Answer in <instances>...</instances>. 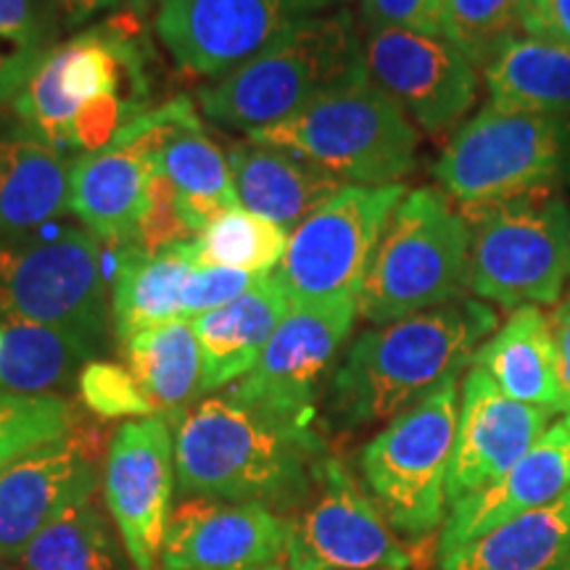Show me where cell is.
<instances>
[{
	"mask_svg": "<svg viewBox=\"0 0 570 570\" xmlns=\"http://www.w3.org/2000/svg\"><path fill=\"white\" fill-rule=\"evenodd\" d=\"M75 428L77 415L67 399L0 391V470L32 449L69 436Z\"/></svg>",
	"mask_w": 570,
	"mask_h": 570,
	"instance_id": "obj_36",
	"label": "cell"
},
{
	"mask_svg": "<svg viewBox=\"0 0 570 570\" xmlns=\"http://www.w3.org/2000/svg\"><path fill=\"white\" fill-rule=\"evenodd\" d=\"M227 161L240 206L288 233L344 188V183L304 156L265 142L235 146Z\"/></svg>",
	"mask_w": 570,
	"mask_h": 570,
	"instance_id": "obj_23",
	"label": "cell"
},
{
	"mask_svg": "<svg viewBox=\"0 0 570 570\" xmlns=\"http://www.w3.org/2000/svg\"><path fill=\"white\" fill-rule=\"evenodd\" d=\"M460 420L458 377H449L402 415L389 420L360 452L370 497L404 539H425L446 523L449 468Z\"/></svg>",
	"mask_w": 570,
	"mask_h": 570,
	"instance_id": "obj_9",
	"label": "cell"
},
{
	"mask_svg": "<svg viewBox=\"0 0 570 570\" xmlns=\"http://www.w3.org/2000/svg\"><path fill=\"white\" fill-rule=\"evenodd\" d=\"M127 370L164 420H173L204 394L202 346L190 320L142 331L125 344Z\"/></svg>",
	"mask_w": 570,
	"mask_h": 570,
	"instance_id": "obj_31",
	"label": "cell"
},
{
	"mask_svg": "<svg viewBox=\"0 0 570 570\" xmlns=\"http://www.w3.org/2000/svg\"><path fill=\"white\" fill-rule=\"evenodd\" d=\"M365 30H412L441 35V0H362L360 3Z\"/></svg>",
	"mask_w": 570,
	"mask_h": 570,
	"instance_id": "obj_39",
	"label": "cell"
},
{
	"mask_svg": "<svg viewBox=\"0 0 570 570\" xmlns=\"http://www.w3.org/2000/svg\"><path fill=\"white\" fill-rule=\"evenodd\" d=\"M265 275L244 273V269H227V267H209L198 265L190 275L188 285L183 294V320H196L206 312L219 309V306L233 304L254 288Z\"/></svg>",
	"mask_w": 570,
	"mask_h": 570,
	"instance_id": "obj_38",
	"label": "cell"
},
{
	"mask_svg": "<svg viewBox=\"0 0 570 570\" xmlns=\"http://www.w3.org/2000/svg\"><path fill=\"white\" fill-rule=\"evenodd\" d=\"M96 352L80 338L48 325L0 320V391L56 396L80 381Z\"/></svg>",
	"mask_w": 570,
	"mask_h": 570,
	"instance_id": "obj_30",
	"label": "cell"
},
{
	"mask_svg": "<svg viewBox=\"0 0 570 570\" xmlns=\"http://www.w3.org/2000/svg\"><path fill=\"white\" fill-rule=\"evenodd\" d=\"M529 0H441V38L475 69H487L499 51L525 35Z\"/></svg>",
	"mask_w": 570,
	"mask_h": 570,
	"instance_id": "obj_35",
	"label": "cell"
},
{
	"mask_svg": "<svg viewBox=\"0 0 570 570\" xmlns=\"http://www.w3.org/2000/svg\"><path fill=\"white\" fill-rule=\"evenodd\" d=\"M360 315L356 302L296 306L269 338L259 362L227 394L291 423L315 428L317 391Z\"/></svg>",
	"mask_w": 570,
	"mask_h": 570,
	"instance_id": "obj_16",
	"label": "cell"
},
{
	"mask_svg": "<svg viewBox=\"0 0 570 570\" xmlns=\"http://www.w3.org/2000/svg\"><path fill=\"white\" fill-rule=\"evenodd\" d=\"M104 252L85 227L0 238V320L48 325L101 352L109 331Z\"/></svg>",
	"mask_w": 570,
	"mask_h": 570,
	"instance_id": "obj_8",
	"label": "cell"
},
{
	"mask_svg": "<svg viewBox=\"0 0 570 570\" xmlns=\"http://www.w3.org/2000/svg\"><path fill=\"white\" fill-rule=\"evenodd\" d=\"M80 396L85 407L96 412L98 417H151L156 415V407L140 383L135 381L130 370L114 365V362L92 360L82 367L80 381Z\"/></svg>",
	"mask_w": 570,
	"mask_h": 570,
	"instance_id": "obj_37",
	"label": "cell"
},
{
	"mask_svg": "<svg viewBox=\"0 0 570 570\" xmlns=\"http://www.w3.org/2000/svg\"><path fill=\"white\" fill-rule=\"evenodd\" d=\"M570 491V425L547 428L544 436L497 483L449 508L439 537V560L525 512L558 502Z\"/></svg>",
	"mask_w": 570,
	"mask_h": 570,
	"instance_id": "obj_21",
	"label": "cell"
},
{
	"mask_svg": "<svg viewBox=\"0 0 570 570\" xmlns=\"http://www.w3.org/2000/svg\"><path fill=\"white\" fill-rule=\"evenodd\" d=\"M262 570H283L281 566H273V568H262Z\"/></svg>",
	"mask_w": 570,
	"mask_h": 570,
	"instance_id": "obj_45",
	"label": "cell"
},
{
	"mask_svg": "<svg viewBox=\"0 0 570 570\" xmlns=\"http://www.w3.org/2000/svg\"><path fill=\"white\" fill-rule=\"evenodd\" d=\"M473 367L483 370L515 402L562 415L552 320L539 306L512 312L473 354Z\"/></svg>",
	"mask_w": 570,
	"mask_h": 570,
	"instance_id": "obj_26",
	"label": "cell"
},
{
	"mask_svg": "<svg viewBox=\"0 0 570 570\" xmlns=\"http://www.w3.org/2000/svg\"><path fill=\"white\" fill-rule=\"evenodd\" d=\"M288 570H407L412 552L348 468L327 458L317 491L288 515Z\"/></svg>",
	"mask_w": 570,
	"mask_h": 570,
	"instance_id": "obj_13",
	"label": "cell"
},
{
	"mask_svg": "<svg viewBox=\"0 0 570 570\" xmlns=\"http://www.w3.org/2000/svg\"><path fill=\"white\" fill-rule=\"evenodd\" d=\"M159 167L188 233H202L225 212L240 206L230 161L217 142L206 138L190 101L159 135Z\"/></svg>",
	"mask_w": 570,
	"mask_h": 570,
	"instance_id": "obj_25",
	"label": "cell"
},
{
	"mask_svg": "<svg viewBox=\"0 0 570 570\" xmlns=\"http://www.w3.org/2000/svg\"><path fill=\"white\" fill-rule=\"evenodd\" d=\"M288 518L259 504L185 499L169 515L159 570H262L285 558Z\"/></svg>",
	"mask_w": 570,
	"mask_h": 570,
	"instance_id": "obj_19",
	"label": "cell"
},
{
	"mask_svg": "<svg viewBox=\"0 0 570 570\" xmlns=\"http://www.w3.org/2000/svg\"><path fill=\"white\" fill-rule=\"evenodd\" d=\"M104 502L135 570H159L177 489L173 425L159 415L114 431L104 462Z\"/></svg>",
	"mask_w": 570,
	"mask_h": 570,
	"instance_id": "obj_15",
	"label": "cell"
},
{
	"mask_svg": "<svg viewBox=\"0 0 570 570\" xmlns=\"http://www.w3.org/2000/svg\"><path fill=\"white\" fill-rule=\"evenodd\" d=\"M98 481L96 433L80 423L0 470V560H19L56 520L90 502Z\"/></svg>",
	"mask_w": 570,
	"mask_h": 570,
	"instance_id": "obj_18",
	"label": "cell"
},
{
	"mask_svg": "<svg viewBox=\"0 0 570 570\" xmlns=\"http://www.w3.org/2000/svg\"><path fill=\"white\" fill-rule=\"evenodd\" d=\"M568 302H570V296H568Z\"/></svg>",
	"mask_w": 570,
	"mask_h": 570,
	"instance_id": "obj_46",
	"label": "cell"
},
{
	"mask_svg": "<svg viewBox=\"0 0 570 570\" xmlns=\"http://www.w3.org/2000/svg\"><path fill=\"white\" fill-rule=\"evenodd\" d=\"M188 98L146 111L101 151L71 164L69 212L98 240L130 246L154 206L159 180V135L185 109Z\"/></svg>",
	"mask_w": 570,
	"mask_h": 570,
	"instance_id": "obj_14",
	"label": "cell"
},
{
	"mask_svg": "<svg viewBox=\"0 0 570 570\" xmlns=\"http://www.w3.org/2000/svg\"><path fill=\"white\" fill-rule=\"evenodd\" d=\"M248 140L304 156L341 183L381 188L415 169L420 132L362 67L285 122L248 132Z\"/></svg>",
	"mask_w": 570,
	"mask_h": 570,
	"instance_id": "obj_5",
	"label": "cell"
},
{
	"mask_svg": "<svg viewBox=\"0 0 570 570\" xmlns=\"http://www.w3.org/2000/svg\"><path fill=\"white\" fill-rule=\"evenodd\" d=\"M138 35L127 19H109L59 42L13 98L35 138L90 154L142 117L148 77Z\"/></svg>",
	"mask_w": 570,
	"mask_h": 570,
	"instance_id": "obj_3",
	"label": "cell"
},
{
	"mask_svg": "<svg viewBox=\"0 0 570 570\" xmlns=\"http://www.w3.org/2000/svg\"><path fill=\"white\" fill-rule=\"evenodd\" d=\"M441 570H570V491L547 508L525 512L483 533L449 558Z\"/></svg>",
	"mask_w": 570,
	"mask_h": 570,
	"instance_id": "obj_28",
	"label": "cell"
},
{
	"mask_svg": "<svg viewBox=\"0 0 570 570\" xmlns=\"http://www.w3.org/2000/svg\"><path fill=\"white\" fill-rule=\"evenodd\" d=\"M127 3H130L132 17L146 19L148 13H154V11H156V3H159V0H127Z\"/></svg>",
	"mask_w": 570,
	"mask_h": 570,
	"instance_id": "obj_43",
	"label": "cell"
},
{
	"mask_svg": "<svg viewBox=\"0 0 570 570\" xmlns=\"http://www.w3.org/2000/svg\"><path fill=\"white\" fill-rule=\"evenodd\" d=\"M194 240L202 265L267 275L283 262L288 230L238 206L206 225Z\"/></svg>",
	"mask_w": 570,
	"mask_h": 570,
	"instance_id": "obj_34",
	"label": "cell"
},
{
	"mask_svg": "<svg viewBox=\"0 0 570 570\" xmlns=\"http://www.w3.org/2000/svg\"><path fill=\"white\" fill-rule=\"evenodd\" d=\"M362 53L370 80L423 132L444 135L473 109L475 67L441 35L396 27L365 30Z\"/></svg>",
	"mask_w": 570,
	"mask_h": 570,
	"instance_id": "obj_17",
	"label": "cell"
},
{
	"mask_svg": "<svg viewBox=\"0 0 570 570\" xmlns=\"http://www.w3.org/2000/svg\"><path fill=\"white\" fill-rule=\"evenodd\" d=\"M552 412L502 394L491 377L470 367L462 381L458 439L449 468V508L491 487L523 458L550 428Z\"/></svg>",
	"mask_w": 570,
	"mask_h": 570,
	"instance_id": "obj_20",
	"label": "cell"
},
{
	"mask_svg": "<svg viewBox=\"0 0 570 570\" xmlns=\"http://www.w3.org/2000/svg\"><path fill=\"white\" fill-rule=\"evenodd\" d=\"M0 570H21L17 560H0Z\"/></svg>",
	"mask_w": 570,
	"mask_h": 570,
	"instance_id": "obj_44",
	"label": "cell"
},
{
	"mask_svg": "<svg viewBox=\"0 0 570 570\" xmlns=\"http://www.w3.org/2000/svg\"><path fill=\"white\" fill-rule=\"evenodd\" d=\"M404 198V185H344L331 202L288 235L281 262L296 306L360 302L362 283L386 230L389 217Z\"/></svg>",
	"mask_w": 570,
	"mask_h": 570,
	"instance_id": "obj_11",
	"label": "cell"
},
{
	"mask_svg": "<svg viewBox=\"0 0 570 570\" xmlns=\"http://www.w3.org/2000/svg\"><path fill=\"white\" fill-rule=\"evenodd\" d=\"M554 331V346H558V381H560V396H562V423L570 425V302H566L558 309L552 320Z\"/></svg>",
	"mask_w": 570,
	"mask_h": 570,
	"instance_id": "obj_41",
	"label": "cell"
},
{
	"mask_svg": "<svg viewBox=\"0 0 570 570\" xmlns=\"http://www.w3.org/2000/svg\"><path fill=\"white\" fill-rule=\"evenodd\" d=\"M470 291L502 309L550 306L570 283V206L529 196L487 206L470 227Z\"/></svg>",
	"mask_w": 570,
	"mask_h": 570,
	"instance_id": "obj_10",
	"label": "cell"
},
{
	"mask_svg": "<svg viewBox=\"0 0 570 570\" xmlns=\"http://www.w3.org/2000/svg\"><path fill=\"white\" fill-rule=\"evenodd\" d=\"M346 0H159L154 27L177 67L223 77L294 30Z\"/></svg>",
	"mask_w": 570,
	"mask_h": 570,
	"instance_id": "obj_12",
	"label": "cell"
},
{
	"mask_svg": "<svg viewBox=\"0 0 570 570\" xmlns=\"http://www.w3.org/2000/svg\"><path fill=\"white\" fill-rule=\"evenodd\" d=\"M433 175L470 209L547 194L570 177V122L487 106L452 135Z\"/></svg>",
	"mask_w": 570,
	"mask_h": 570,
	"instance_id": "obj_7",
	"label": "cell"
},
{
	"mask_svg": "<svg viewBox=\"0 0 570 570\" xmlns=\"http://www.w3.org/2000/svg\"><path fill=\"white\" fill-rule=\"evenodd\" d=\"M177 491L188 499L259 504L288 518L309 502L331 454L315 428L238 402L206 396L167 420Z\"/></svg>",
	"mask_w": 570,
	"mask_h": 570,
	"instance_id": "obj_1",
	"label": "cell"
},
{
	"mask_svg": "<svg viewBox=\"0 0 570 570\" xmlns=\"http://www.w3.org/2000/svg\"><path fill=\"white\" fill-rule=\"evenodd\" d=\"M483 75L494 109L570 119V46L523 35Z\"/></svg>",
	"mask_w": 570,
	"mask_h": 570,
	"instance_id": "obj_29",
	"label": "cell"
},
{
	"mask_svg": "<svg viewBox=\"0 0 570 570\" xmlns=\"http://www.w3.org/2000/svg\"><path fill=\"white\" fill-rule=\"evenodd\" d=\"M56 0H0V104L13 101L61 42Z\"/></svg>",
	"mask_w": 570,
	"mask_h": 570,
	"instance_id": "obj_33",
	"label": "cell"
},
{
	"mask_svg": "<svg viewBox=\"0 0 570 570\" xmlns=\"http://www.w3.org/2000/svg\"><path fill=\"white\" fill-rule=\"evenodd\" d=\"M63 21V30H77V27L90 24L106 11L119 9L125 0H56Z\"/></svg>",
	"mask_w": 570,
	"mask_h": 570,
	"instance_id": "obj_42",
	"label": "cell"
},
{
	"mask_svg": "<svg viewBox=\"0 0 570 570\" xmlns=\"http://www.w3.org/2000/svg\"><path fill=\"white\" fill-rule=\"evenodd\" d=\"M362 67L352 13L336 9L298 21L254 59L204 85L198 104L212 122L248 135L285 122Z\"/></svg>",
	"mask_w": 570,
	"mask_h": 570,
	"instance_id": "obj_4",
	"label": "cell"
},
{
	"mask_svg": "<svg viewBox=\"0 0 570 570\" xmlns=\"http://www.w3.org/2000/svg\"><path fill=\"white\" fill-rule=\"evenodd\" d=\"M525 35L570 46V0H529Z\"/></svg>",
	"mask_w": 570,
	"mask_h": 570,
	"instance_id": "obj_40",
	"label": "cell"
},
{
	"mask_svg": "<svg viewBox=\"0 0 570 570\" xmlns=\"http://www.w3.org/2000/svg\"><path fill=\"white\" fill-rule=\"evenodd\" d=\"M17 562L21 570H135L117 525L92 499L42 531Z\"/></svg>",
	"mask_w": 570,
	"mask_h": 570,
	"instance_id": "obj_32",
	"label": "cell"
},
{
	"mask_svg": "<svg viewBox=\"0 0 570 570\" xmlns=\"http://www.w3.org/2000/svg\"><path fill=\"white\" fill-rule=\"evenodd\" d=\"M291 309L294 298L281 273H267L233 304L190 320L202 346L204 394L233 386L252 373Z\"/></svg>",
	"mask_w": 570,
	"mask_h": 570,
	"instance_id": "obj_22",
	"label": "cell"
},
{
	"mask_svg": "<svg viewBox=\"0 0 570 570\" xmlns=\"http://www.w3.org/2000/svg\"><path fill=\"white\" fill-rule=\"evenodd\" d=\"M198 262L196 240L185 238L156 252L125 246L117 256L111 288V325L119 344L138 333L183 320V294Z\"/></svg>",
	"mask_w": 570,
	"mask_h": 570,
	"instance_id": "obj_24",
	"label": "cell"
},
{
	"mask_svg": "<svg viewBox=\"0 0 570 570\" xmlns=\"http://www.w3.org/2000/svg\"><path fill=\"white\" fill-rule=\"evenodd\" d=\"M494 331V309L479 298H458L365 331L333 370L327 420L341 431L394 420L458 377Z\"/></svg>",
	"mask_w": 570,
	"mask_h": 570,
	"instance_id": "obj_2",
	"label": "cell"
},
{
	"mask_svg": "<svg viewBox=\"0 0 570 570\" xmlns=\"http://www.w3.org/2000/svg\"><path fill=\"white\" fill-rule=\"evenodd\" d=\"M71 164L35 135L0 140V238L38 233L69 212Z\"/></svg>",
	"mask_w": 570,
	"mask_h": 570,
	"instance_id": "obj_27",
	"label": "cell"
},
{
	"mask_svg": "<svg viewBox=\"0 0 570 570\" xmlns=\"http://www.w3.org/2000/svg\"><path fill=\"white\" fill-rule=\"evenodd\" d=\"M470 225L433 188L404 194L360 291V315L386 325L462 298L470 288Z\"/></svg>",
	"mask_w": 570,
	"mask_h": 570,
	"instance_id": "obj_6",
	"label": "cell"
}]
</instances>
